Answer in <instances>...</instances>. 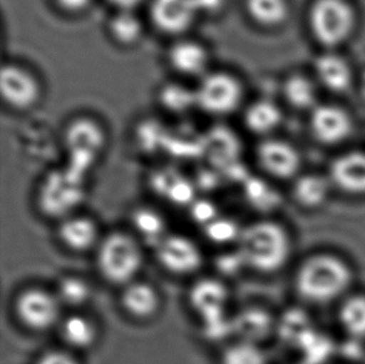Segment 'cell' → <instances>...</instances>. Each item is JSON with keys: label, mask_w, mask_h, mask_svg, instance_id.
<instances>
[{"label": "cell", "mask_w": 365, "mask_h": 364, "mask_svg": "<svg viewBox=\"0 0 365 364\" xmlns=\"http://www.w3.org/2000/svg\"><path fill=\"white\" fill-rule=\"evenodd\" d=\"M238 256L245 266L255 271H278L291 256V238L288 232L276 222H255L241 230Z\"/></svg>", "instance_id": "6da1fadb"}, {"label": "cell", "mask_w": 365, "mask_h": 364, "mask_svg": "<svg viewBox=\"0 0 365 364\" xmlns=\"http://www.w3.org/2000/svg\"><path fill=\"white\" fill-rule=\"evenodd\" d=\"M351 267L339 257L321 253L307 258L296 275V288L302 298L327 303L341 297L351 283Z\"/></svg>", "instance_id": "7a4b0ae2"}, {"label": "cell", "mask_w": 365, "mask_h": 364, "mask_svg": "<svg viewBox=\"0 0 365 364\" xmlns=\"http://www.w3.org/2000/svg\"><path fill=\"white\" fill-rule=\"evenodd\" d=\"M143 255L135 237L125 232H113L99 243L96 263L100 275L111 285H128L135 280Z\"/></svg>", "instance_id": "3957f363"}, {"label": "cell", "mask_w": 365, "mask_h": 364, "mask_svg": "<svg viewBox=\"0 0 365 364\" xmlns=\"http://www.w3.org/2000/svg\"><path fill=\"white\" fill-rule=\"evenodd\" d=\"M61 305L56 293L31 287L16 297L14 310L16 318L25 328L33 332H44L59 322Z\"/></svg>", "instance_id": "277c9868"}, {"label": "cell", "mask_w": 365, "mask_h": 364, "mask_svg": "<svg viewBox=\"0 0 365 364\" xmlns=\"http://www.w3.org/2000/svg\"><path fill=\"white\" fill-rule=\"evenodd\" d=\"M354 15L344 0H318L311 11L312 29L323 44L341 43L351 33Z\"/></svg>", "instance_id": "5b68a950"}, {"label": "cell", "mask_w": 365, "mask_h": 364, "mask_svg": "<svg viewBox=\"0 0 365 364\" xmlns=\"http://www.w3.org/2000/svg\"><path fill=\"white\" fill-rule=\"evenodd\" d=\"M155 251L158 263L171 275H192L202 266V252L197 243L183 235H166Z\"/></svg>", "instance_id": "8992f818"}, {"label": "cell", "mask_w": 365, "mask_h": 364, "mask_svg": "<svg viewBox=\"0 0 365 364\" xmlns=\"http://www.w3.org/2000/svg\"><path fill=\"white\" fill-rule=\"evenodd\" d=\"M196 98L210 113H230L240 103L241 89L237 81L228 75H210L203 80Z\"/></svg>", "instance_id": "52a82bcc"}, {"label": "cell", "mask_w": 365, "mask_h": 364, "mask_svg": "<svg viewBox=\"0 0 365 364\" xmlns=\"http://www.w3.org/2000/svg\"><path fill=\"white\" fill-rule=\"evenodd\" d=\"M228 290L220 280L206 278L195 283L190 292L193 310L210 325L223 323L225 308L227 305Z\"/></svg>", "instance_id": "ba28073f"}, {"label": "cell", "mask_w": 365, "mask_h": 364, "mask_svg": "<svg viewBox=\"0 0 365 364\" xmlns=\"http://www.w3.org/2000/svg\"><path fill=\"white\" fill-rule=\"evenodd\" d=\"M198 4L200 0H153V21L163 31L180 33L191 24Z\"/></svg>", "instance_id": "9c48e42d"}, {"label": "cell", "mask_w": 365, "mask_h": 364, "mask_svg": "<svg viewBox=\"0 0 365 364\" xmlns=\"http://www.w3.org/2000/svg\"><path fill=\"white\" fill-rule=\"evenodd\" d=\"M262 168L274 178H288L299 168V156L291 145L282 141H267L258 148Z\"/></svg>", "instance_id": "30bf717a"}, {"label": "cell", "mask_w": 365, "mask_h": 364, "mask_svg": "<svg viewBox=\"0 0 365 364\" xmlns=\"http://www.w3.org/2000/svg\"><path fill=\"white\" fill-rule=\"evenodd\" d=\"M160 295L158 290L148 282L133 280L123 287L121 305L123 310L138 320L153 318L160 310Z\"/></svg>", "instance_id": "8fae6325"}, {"label": "cell", "mask_w": 365, "mask_h": 364, "mask_svg": "<svg viewBox=\"0 0 365 364\" xmlns=\"http://www.w3.org/2000/svg\"><path fill=\"white\" fill-rule=\"evenodd\" d=\"M58 236L70 251L86 252L99 241V228L90 217L70 216L61 222Z\"/></svg>", "instance_id": "7c38bea8"}, {"label": "cell", "mask_w": 365, "mask_h": 364, "mask_svg": "<svg viewBox=\"0 0 365 364\" xmlns=\"http://www.w3.org/2000/svg\"><path fill=\"white\" fill-rule=\"evenodd\" d=\"M331 178L343 191L365 195V153L343 155L331 165Z\"/></svg>", "instance_id": "4fadbf2b"}, {"label": "cell", "mask_w": 365, "mask_h": 364, "mask_svg": "<svg viewBox=\"0 0 365 364\" xmlns=\"http://www.w3.org/2000/svg\"><path fill=\"white\" fill-rule=\"evenodd\" d=\"M3 98L14 106H28L38 96V85L24 70L15 66H5L0 78Z\"/></svg>", "instance_id": "5bb4252c"}, {"label": "cell", "mask_w": 365, "mask_h": 364, "mask_svg": "<svg viewBox=\"0 0 365 364\" xmlns=\"http://www.w3.org/2000/svg\"><path fill=\"white\" fill-rule=\"evenodd\" d=\"M312 126L317 138L326 143H339L351 133V120L348 115L334 106L317 108L312 118Z\"/></svg>", "instance_id": "9a60e30c"}, {"label": "cell", "mask_w": 365, "mask_h": 364, "mask_svg": "<svg viewBox=\"0 0 365 364\" xmlns=\"http://www.w3.org/2000/svg\"><path fill=\"white\" fill-rule=\"evenodd\" d=\"M60 335L66 345L74 350H88L98 338L94 322L81 315L66 317L60 325Z\"/></svg>", "instance_id": "2e32d148"}, {"label": "cell", "mask_w": 365, "mask_h": 364, "mask_svg": "<svg viewBox=\"0 0 365 364\" xmlns=\"http://www.w3.org/2000/svg\"><path fill=\"white\" fill-rule=\"evenodd\" d=\"M271 317L264 310H246L238 313L236 320L232 322V327L242 337V342L256 345L257 340L267 337L271 330Z\"/></svg>", "instance_id": "e0dca14e"}, {"label": "cell", "mask_w": 365, "mask_h": 364, "mask_svg": "<svg viewBox=\"0 0 365 364\" xmlns=\"http://www.w3.org/2000/svg\"><path fill=\"white\" fill-rule=\"evenodd\" d=\"M316 69L322 83L334 91H343L351 83L349 66L336 55H324L319 58Z\"/></svg>", "instance_id": "ac0fdd59"}, {"label": "cell", "mask_w": 365, "mask_h": 364, "mask_svg": "<svg viewBox=\"0 0 365 364\" xmlns=\"http://www.w3.org/2000/svg\"><path fill=\"white\" fill-rule=\"evenodd\" d=\"M103 143L104 136L101 130L91 121H76L68 131V143L76 153H95L103 146Z\"/></svg>", "instance_id": "d6986e66"}, {"label": "cell", "mask_w": 365, "mask_h": 364, "mask_svg": "<svg viewBox=\"0 0 365 364\" xmlns=\"http://www.w3.org/2000/svg\"><path fill=\"white\" fill-rule=\"evenodd\" d=\"M170 58L173 66L183 74H198L207 63L206 51L196 43H180L173 48Z\"/></svg>", "instance_id": "ffe728a7"}, {"label": "cell", "mask_w": 365, "mask_h": 364, "mask_svg": "<svg viewBox=\"0 0 365 364\" xmlns=\"http://www.w3.org/2000/svg\"><path fill=\"white\" fill-rule=\"evenodd\" d=\"M339 320L343 330L358 340L365 338V295H353L341 305Z\"/></svg>", "instance_id": "44dd1931"}, {"label": "cell", "mask_w": 365, "mask_h": 364, "mask_svg": "<svg viewBox=\"0 0 365 364\" xmlns=\"http://www.w3.org/2000/svg\"><path fill=\"white\" fill-rule=\"evenodd\" d=\"M329 195V185L324 178L309 175L304 176L294 186V197L302 206L317 207L326 201Z\"/></svg>", "instance_id": "7402d4cb"}, {"label": "cell", "mask_w": 365, "mask_h": 364, "mask_svg": "<svg viewBox=\"0 0 365 364\" xmlns=\"http://www.w3.org/2000/svg\"><path fill=\"white\" fill-rule=\"evenodd\" d=\"M133 222L138 235L146 241L153 242L155 246L166 236L163 216L151 208H138L133 213Z\"/></svg>", "instance_id": "603a6c76"}, {"label": "cell", "mask_w": 365, "mask_h": 364, "mask_svg": "<svg viewBox=\"0 0 365 364\" xmlns=\"http://www.w3.org/2000/svg\"><path fill=\"white\" fill-rule=\"evenodd\" d=\"M56 295L63 305L80 307L89 300L91 288L84 278L78 275H66L60 280Z\"/></svg>", "instance_id": "cb8c5ba5"}, {"label": "cell", "mask_w": 365, "mask_h": 364, "mask_svg": "<svg viewBox=\"0 0 365 364\" xmlns=\"http://www.w3.org/2000/svg\"><path fill=\"white\" fill-rule=\"evenodd\" d=\"M248 10L252 18L263 25L279 24L287 16L284 0H248Z\"/></svg>", "instance_id": "d4e9b609"}, {"label": "cell", "mask_w": 365, "mask_h": 364, "mask_svg": "<svg viewBox=\"0 0 365 364\" xmlns=\"http://www.w3.org/2000/svg\"><path fill=\"white\" fill-rule=\"evenodd\" d=\"M281 120V113L271 103H257L247 111L246 121L256 133H267L276 128Z\"/></svg>", "instance_id": "484cf974"}, {"label": "cell", "mask_w": 365, "mask_h": 364, "mask_svg": "<svg viewBox=\"0 0 365 364\" xmlns=\"http://www.w3.org/2000/svg\"><path fill=\"white\" fill-rule=\"evenodd\" d=\"M221 364H266V360L257 345L241 340L225 350Z\"/></svg>", "instance_id": "4316f807"}, {"label": "cell", "mask_w": 365, "mask_h": 364, "mask_svg": "<svg viewBox=\"0 0 365 364\" xmlns=\"http://www.w3.org/2000/svg\"><path fill=\"white\" fill-rule=\"evenodd\" d=\"M286 96L297 108H308L314 101V90L306 79L294 76L286 84Z\"/></svg>", "instance_id": "83f0119b"}, {"label": "cell", "mask_w": 365, "mask_h": 364, "mask_svg": "<svg viewBox=\"0 0 365 364\" xmlns=\"http://www.w3.org/2000/svg\"><path fill=\"white\" fill-rule=\"evenodd\" d=\"M111 31L119 41L123 44H130L138 39L141 33V25L133 15L123 13L113 20Z\"/></svg>", "instance_id": "f1b7e54d"}, {"label": "cell", "mask_w": 365, "mask_h": 364, "mask_svg": "<svg viewBox=\"0 0 365 364\" xmlns=\"http://www.w3.org/2000/svg\"><path fill=\"white\" fill-rule=\"evenodd\" d=\"M208 236L213 241L225 242L232 240L235 237H240L241 231H238L237 227L230 221L210 222L207 223Z\"/></svg>", "instance_id": "f546056e"}, {"label": "cell", "mask_w": 365, "mask_h": 364, "mask_svg": "<svg viewBox=\"0 0 365 364\" xmlns=\"http://www.w3.org/2000/svg\"><path fill=\"white\" fill-rule=\"evenodd\" d=\"M35 364H80L74 355L65 350H49L40 355Z\"/></svg>", "instance_id": "4dcf8cb0"}, {"label": "cell", "mask_w": 365, "mask_h": 364, "mask_svg": "<svg viewBox=\"0 0 365 364\" xmlns=\"http://www.w3.org/2000/svg\"><path fill=\"white\" fill-rule=\"evenodd\" d=\"M90 0H58L63 8L71 10V11H78V10L84 9L86 5L89 4Z\"/></svg>", "instance_id": "1f68e13d"}, {"label": "cell", "mask_w": 365, "mask_h": 364, "mask_svg": "<svg viewBox=\"0 0 365 364\" xmlns=\"http://www.w3.org/2000/svg\"><path fill=\"white\" fill-rule=\"evenodd\" d=\"M110 1L114 3L115 5H118L120 8H123V9H130V8H133V6L138 4L140 0H110Z\"/></svg>", "instance_id": "d6a6232c"}]
</instances>
